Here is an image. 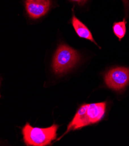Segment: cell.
Returning <instances> with one entry per match:
<instances>
[{"label": "cell", "instance_id": "cell-3", "mask_svg": "<svg viewBox=\"0 0 129 146\" xmlns=\"http://www.w3.org/2000/svg\"><path fill=\"white\" fill-rule=\"evenodd\" d=\"M104 80L109 88L119 92L124 89L129 83V68H113L105 75Z\"/></svg>", "mask_w": 129, "mask_h": 146}, {"label": "cell", "instance_id": "cell-2", "mask_svg": "<svg viewBox=\"0 0 129 146\" xmlns=\"http://www.w3.org/2000/svg\"><path fill=\"white\" fill-rule=\"evenodd\" d=\"M77 51L65 44H60L53 57L52 67L56 74H63L72 69L80 60Z\"/></svg>", "mask_w": 129, "mask_h": 146}, {"label": "cell", "instance_id": "cell-9", "mask_svg": "<svg viewBox=\"0 0 129 146\" xmlns=\"http://www.w3.org/2000/svg\"><path fill=\"white\" fill-rule=\"evenodd\" d=\"M71 1L76 2L80 5H83L86 3L88 0H71Z\"/></svg>", "mask_w": 129, "mask_h": 146}, {"label": "cell", "instance_id": "cell-1", "mask_svg": "<svg viewBox=\"0 0 129 146\" xmlns=\"http://www.w3.org/2000/svg\"><path fill=\"white\" fill-rule=\"evenodd\" d=\"M59 126L53 124L46 128H39L31 126L27 123L22 129L23 140L27 145L44 146L50 144L57 136Z\"/></svg>", "mask_w": 129, "mask_h": 146}, {"label": "cell", "instance_id": "cell-6", "mask_svg": "<svg viewBox=\"0 0 129 146\" xmlns=\"http://www.w3.org/2000/svg\"><path fill=\"white\" fill-rule=\"evenodd\" d=\"M105 102L88 104L87 115L90 125L97 123L101 121L105 115Z\"/></svg>", "mask_w": 129, "mask_h": 146}, {"label": "cell", "instance_id": "cell-10", "mask_svg": "<svg viewBox=\"0 0 129 146\" xmlns=\"http://www.w3.org/2000/svg\"><path fill=\"white\" fill-rule=\"evenodd\" d=\"M123 1L124 5V8L126 9V11H129V1L128 0H122Z\"/></svg>", "mask_w": 129, "mask_h": 146}, {"label": "cell", "instance_id": "cell-8", "mask_svg": "<svg viewBox=\"0 0 129 146\" xmlns=\"http://www.w3.org/2000/svg\"><path fill=\"white\" fill-rule=\"evenodd\" d=\"M127 22L124 19L123 21L114 23L113 26V31L114 34L115 35L119 40H121L125 36L126 32V25Z\"/></svg>", "mask_w": 129, "mask_h": 146}, {"label": "cell", "instance_id": "cell-4", "mask_svg": "<svg viewBox=\"0 0 129 146\" xmlns=\"http://www.w3.org/2000/svg\"><path fill=\"white\" fill-rule=\"evenodd\" d=\"M26 11L33 19H38L48 12L51 5L50 0H26Z\"/></svg>", "mask_w": 129, "mask_h": 146}, {"label": "cell", "instance_id": "cell-5", "mask_svg": "<svg viewBox=\"0 0 129 146\" xmlns=\"http://www.w3.org/2000/svg\"><path fill=\"white\" fill-rule=\"evenodd\" d=\"M88 104L82 105L77 112L73 119L68 125L67 132L65 134L67 133L71 130L79 129L83 127L90 125L89 118L87 115Z\"/></svg>", "mask_w": 129, "mask_h": 146}, {"label": "cell", "instance_id": "cell-7", "mask_svg": "<svg viewBox=\"0 0 129 146\" xmlns=\"http://www.w3.org/2000/svg\"><path fill=\"white\" fill-rule=\"evenodd\" d=\"M72 24L77 34L79 37L89 40L94 42V44H96L97 46H98L97 44L94 41L92 35V33L89 31V29L84 24H83L81 21H80L74 15L72 18Z\"/></svg>", "mask_w": 129, "mask_h": 146}]
</instances>
